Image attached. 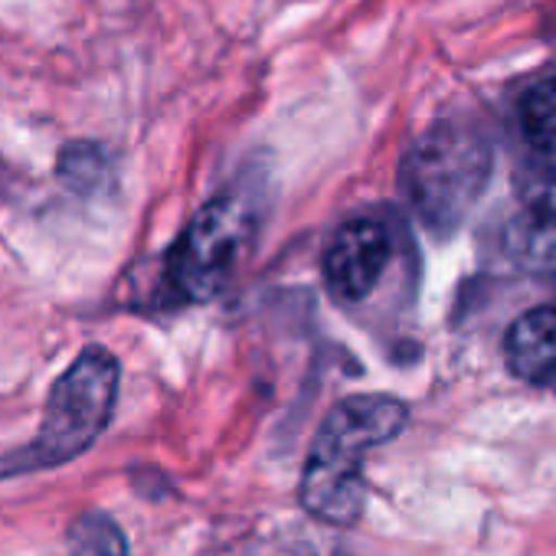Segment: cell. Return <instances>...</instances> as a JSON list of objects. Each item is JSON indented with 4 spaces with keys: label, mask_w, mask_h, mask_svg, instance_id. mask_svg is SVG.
I'll return each mask as SVG.
<instances>
[{
    "label": "cell",
    "mask_w": 556,
    "mask_h": 556,
    "mask_svg": "<svg viewBox=\"0 0 556 556\" xmlns=\"http://www.w3.org/2000/svg\"><path fill=\"white\" fill-rule=\"evenodd\" d=\"M517 118H520L523 141L536 154L556 157V79L533 83L520 99Z\"/></svg>",
    "instance_id": "30bf717a"
},
{
    "label": "cell",
    "mask_w": 556,
    "mask_h": 556,
    "mask_svg": "<svg viewBox=\"0 0 556 556\" xmlns=\"http://www.w3.org/2000/svg\"><path fill=\"white\" fill-rule=\"evenodd\" d=\"M255 239V210L239 193H219L203 203L164 258V292L174 302L216 299Z\"/></svg>",
    "instance_id": "277c9868"
},
{
    "label": "cell",
    "mask_w": 556,
    "mask_h": 556,
    "mask_svg": "<svg viewBox=\"0 0 556 556\" xmlns=\"http://www.w3.org/2000/svg\"><path fill=\"white\" fill-rule=\"evenodd\" d=\"M507 249L530 268H556V170L530 174L520 187Z\"/></svg>",
    "instance_id": "8992f818"
},
{
    "label": "cell",
    "mask_w": 556,
    "mask_h": 556,
    "mask_svg": "<svg viewBox=\"0 0 556 556\" xmlns=\"http://www.w3.org/2000/svg\"><path fill=\"white\" fill-rule=\"evenodd\" d=\"M328 530L318 523V530L312 523L302 520H275V523H262L239 549V556H351L341 543H334L328 536Z\"/></svg>",
    "instance_id": "ba28073f"
},
{
    "label": "cell",
    "mask_w": 556,
    "mask_h": 556,
    "mask_svg": "<svg viewBox=\"0 0 556 556\" xmlns=\"http://www.w3.org/2000/svg\"><path fill=\"white\" fill-rule=\"evenodd\" d=\"M56 177L76 197H96L112 184V161L92 141H70L56 157Z\"/></svg>",
    "instance_id": "9c48e42d"
},
{
    "label": "cell",
    "mask_w": 556,
    "mask_h": 556,
    "mask_svg": "<svg viewBox=\"0 0 556 556\" xmlns=\"http://www.w3.org/2000/svg\"><path fill=\"white\" fill-rule=\"evenodd\" d=\"M409 422V409L396 396L357 393L341 400L318 426L299 501L305 514L325 527H351L361 520L367 504L364 455L393 442Z\"/></svg>",
    "instance_id": "6da1fadb"
},
{
    "label": "cell",
    "mask_w": 556,
    "mask_h": 556,
    "mask_svg": "<svg viewBox=\"0 0 556 556\" xmlns=\"http://www.w3.org/2000/svg\"><path fill=\"white\" fill-rule=\"evenodd\" d=\"M491 177L488 138L458 122L432 125L403 164V190L426 229L448 236L462 226Z\"/></svg>",
    "instance_id": "3957f363"
},
{
    "label": "cell",
    "mask_w": 556,
    "mask_h": 556,
    "mask_svg": "<svg viewBox=\"0 0 556 556\" xmlns=\"http://www.w3.org/2000/svg\"><path fill=\"white\" fill-rule=\"evenodd\" d=\"M70 556H131L125 530L102 510L79 514L66 530Z\"/></svg>",
    "instance_id": "8fae6325"
},
{
    "label": "cell",
    "mask_w": 556,
    "mask_h": 556,
    "mask_svg": "<svg viewBox=\"0 0 556 556\" xmlns=\"http://www.w3.org/2000/svg\"><path fill=\"white\" fill-rule=\"evenodd\" d=\"M122 367L112 351L89 344L53 383L37 435L0 458V478L50 471L76 462L109 429L118 403Z\"/></svg>",
    "instance_id": "7a4b0ae2"
},
{
    "label": "cell",
    "mask_w": 556,
    "mask_h": 556,
    "mask_svg": "<svg viewBox=\"0 0 556 556\" xmlns=\"http://www.w3.org/2000/svg\"><path fill=\"white\" fill-rule=\"evenodd\" d=\"M507 370L523 383L556 380V305H540L523 312L504 334Z\"/></svg>",
    "instance_id": "52a82bcc"
},
{
    "label": "cell",
    "mask_w": 556,
    "mask_h": 556,
    "mask_svg": "<svg viewBox=\"0 0 556 556\" xmlns=\"http://www.w3.org/2000/svg\"><path fill=\"white\" fill-rule=\"evenodd\" d=\"M390 255H393V239L387 223L374 216L348 219L325 249L321 271L328 292L344 305L364 302L380 286Z\"/></svg>",
    "instance_id": "5b68a950"
}]
</instances>
